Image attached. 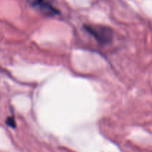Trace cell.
Segmentation results:
<instances>
[{"label": "cell", "instance_id": "cell-1", "mask_svg": "<svg viewBox=\"0 0 152 152\" xmlns=\"http://www.w3.org/2000/svg\"><path fill=\"white\" fill-rule=\"evenodd\" d=\"M84 28L100 45H108L113 39V31L111 28L102 25H86Z\"/></svg>", "mask_w": 152, "mask_h": 152}, {"label": "cell", "instance_id": "cell-2", "mask_svg": "<svg viewBox=\"0 0 152 152\" xmlns=\"http://www.w3.org/2000/svg\"><path fill=\"white\" fill-rule=\"evenodd\" d=\"M34 10L47 17H54L59 14V10L54 5V0H27Z\"/></svg>", "mask_w": 152, "mask_h": 152}, {"label": "cell", "instance_id": "cell-3", "mask_svg": "<svg viewBox=\"0 0 152 152\" xmlns=\"http://www.w3.org/2000/svg\"><path fill=\"white\" fill-rule=\"evenodd\" d=\"M6 123H7V125H8L9 126H10V127L12 128H15V126H16L14 119L12 118V117H9V118H7Z\"/></svg>", "mask_w": 152, "mask_h": 152}]
</instances>
